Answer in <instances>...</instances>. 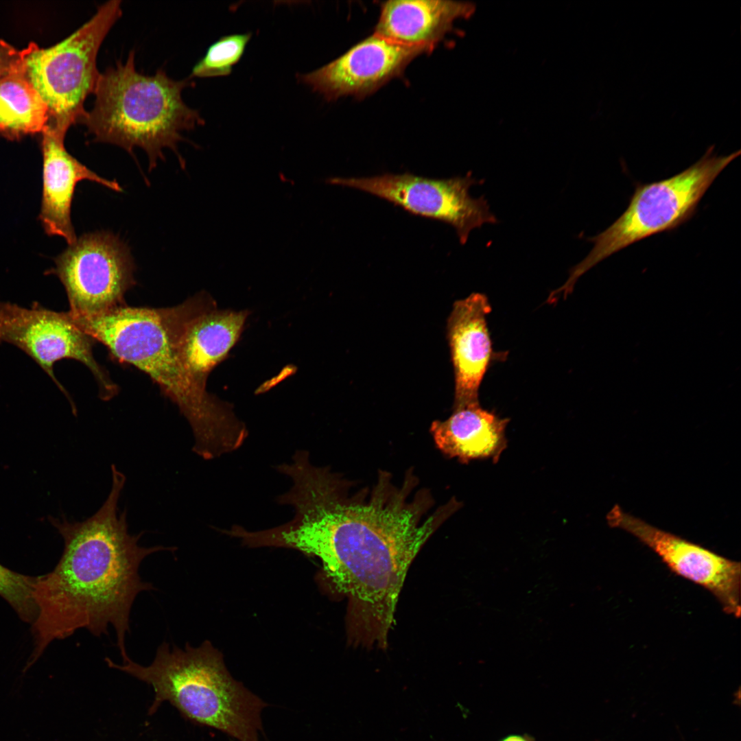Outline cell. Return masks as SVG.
Listing matches in <instances>:
<instances>
[{
  "mask_svg": "<svg viewBox=\"0 0 741 741\" xmlns=\"http://www.w3.org/2000/svg\"><path fill=\"white\" fill-rule=\"evenodd\" d=\"M23 59L0 78V137L11 140L42 134L48 124L47 108L27 79Z\"/></svg>",
  "mask_w": 741,
  "mask_h": 741,
  "instance_id": "obj_18",
  "label": "cell"
},
{
  "mask_svg": "<svg viewBox=\"0 0 741 741\" xmlns=\"http://www.w3.org/2000/svg\"><path fill=\"white\" fill-rule=\"evenodd\" d=\"M433 49L401 45L375 34L299 80L328 100L352 95L368 96L399 76L417 56Z\"/></svg>",
  "mask_w": 741,
  "mask_h": 741,
  "instance_id": "obj_12",
  "label": "cell"
},
{
  "mask_svg": "<svg viewBox=\"0 0 741 741\" xmlns=\"http://www.w3.org/2000/svg\"><path fill=\"white\" fill-rule=\"evenodd\" d=\"M714 146L687 169L667 179L638 183L624 212L606 230L588 238L593 247L570 270L558 292L567 296L580 277L612 255L653 235L672 231L690 220L711 184L741 152L713 153Z\"/></svg>",
  "mask_w": 741,
  "mask_h": 741,
  "instance_id": "obj_6",
  "label": "cell"
},
{
  "mask_svg": "<svg viewBox=\"0 0 741 741\" xmlns=\"http://www.w3.org/2000/svg\"><path fill=\"white\" fill-rule=\"evenodd\" d=\"M111 472L110 491L94 515L81 521L49 517L64 540V550L54 569L36 577L34 648L25 670L53 641L82 628L101 637L111 626L122 660L130 657L125 643L132 604L141 592L155 589L141 578L140 565L153 553L176 550L143 547L139 541L143 532L129 533L127 512L118 508L126 478L115 464Z\"/></svg>",
  "mask_w": 741,
  "mask_h": 741,
  "instance_id": "obj_2",
  "label": "cell"
},
{
  "mask_svg": "<svg viewBox=\"0 0 741 741\" xmlns=\"http://www.w3.org/2000/svg\"><path fill=\"white\" fill-rule=\"evenodd\" d=\"M107 665L151 685L155 698L149 714L169 701L196 725L220 731L239 741H259L261 711L268 705L235 680L220 651L209 641L184 648L163 642L153 661L141 666L130 657Z\"/></svg>",
  "mask_w": 741,
  "mask_h": 741,
  "instance_id": "obj_4",
  "label": "cell"
},
{
  "mask_svg": "<svg viewBox=\"0 0 741 741\" xmlns=\"http://www.w3.org/2000/svg\"><path fill=\"white\" fill-rule=\"evenodd\" d=\"M68 314L115 360L136 367L158 386L189 423L194 438L192 450L198 456L213 460L244 443L248 431L233 405L208 392L184 364L178 346L176 306L124 304L96 315Z\"/></svg>",
  "mask_w": 741,
  "mask_h": 741,
  "instance_id": "obj_3",
  "label": "cell"
},
{
  "mask_svg": "<svg viewBox=\"0 0 741 741\" xmlns=\"http://www.w3.org/2000/svg\"><path fill=\"white\" fill-rule=\"evenodd\" d=\"M54 261L46 274L58 277L73 315H96L123 305L126 292L136 284L128 247L108 231L81 235Z\"/></svg>",
  "mask_w": 741,
  "mask_h": 741,
  "instance_id": "obj_8",
  "label": "cell"
},
{
  "mask_svg": "<svg viewBox=\"0 0 741 741\" xmlns=\"http://www.w3.org/2000/svg\"><path fill=\"white\" fill-rule=\"evenodd\" d=\"M499 741H534V738L527 734H510L508 735Z\"/></svg>",
  "mask_w": 741,
  "mask_h": 741,
  "instance_id": "obj_22",
  "label": "cell"
},
{
  "mask_svg": "<svg viewBox=\"0 0 741 741\" xmlns=\"http://www.w3.org/2000/svg\"><path fill=\"white\" fill-rule=\"evenodd\" d=\"M252 37L250 32L220 37L211 45L193 67L191 77L213 78L229 75L242 57Z\"/></svg>",
  "mask_w": 741,
  "mask_h": 741,
  "instance_id": "obj_19",
  "label": "cell"
},
{
  "mask_svg": "<svg viewBox=\"0 0 741 741\" xmlns=\"http://www.w3.org/2000/svg\"><path fill=\"white\" fill-rule=\"evenodd\" d=\"M120 4L113 0L100 5L90 20L52 47L40 48L32 42L25 47L23 67L47 108V127L67 132L86 115L84 101L100 74L97 53L121 15Z\"/></svg>",
  "mask_w": 741,
  "mask_h": 741,
  "instance_id": "obj_7",
  "label": "cell"
},
{
  "mask_svg": "<svg viewBox=\"0 0 741 741\" xmlns=\"http://www.w3.org/2000/svg\"><path fill=\"white\" fill-rule=\"evenodd\" d=\"M508 419L500 418L480 403L454 408L445 421H435L430 432L438 449L462 462L491 458L497 462L507 446Z\"/></svg>",
  "mask_w": 741,
  "mask_h": 741,
  "instance_id": "obj_17",
  "label": "cell"
},
{
  "mask_svg": "<svg viewBox=\"0 0 741 741\" xmlns=\"http://www.w3.org/2000/svg\"><path fill=\"white\" fill-rule=\"evenodd\" d=\"M190 84L189 80L169 78L161 69L154 75L139 73L132 50L126 63L99 74L94 106L80 123L93 142L115 144L130 153L135 146L143 149L152 169L164 158V148L176 151L183 130L204 124L182 99V91Z\"/></svg>",
  "mask_w": 741,
  "mask_h": 741,
  "instance_id": "obj_5",
  "label": "cell"
},
{
  "mask_svg": "<svg viewBox=\"0 0 741 741\" xmlns=\"http://www.w3.org/2000/svg\"><path fill=\"white\" fill-rule=\"evenodd\" d=\"M326 183L367 192L413 215L449 224L461 244L467 243L474 228L498 222L484 197L470 196V187L478 183L470 173L447 179L386 173L371 177H331Z\"/></svg>",
  "mask_w": 741,
  "mask_h": 741,
  "instance_id": "obj_10",
  "label": "cell"
},
{
  "mask_svg": "<svg viewBox=\"0 0 741 741\" xmlns=\"http://www.w3.org/2000/svg\"><path fill=\"white\" fill-rule=\"evenodd\" d=\"M3 342L16 346L30 357L67 397L74 414L73 402L54 371L59 360L73 359L84 364L95 377L102 400H110L117 393V385L94 358L95 341L75 325L67 311H54L38 302L25 307L0 301V343Z\"/></svg>",
  "mask_w": 741,
  "mask_h": 741,
  "instance_id": "obj_9",
  "label": "cell"
},
{
  "mask_svg": "<svg viewBox=\"0 0 741 741\" xmlns=\"http://www.w3.org/2000/svg\"><path fill=\"white\" fill-rule=\"evenodd\" d=\"M25 51V48L19 50L0 39V78L20 62Z\"/></svg>",
  "mask_w": 741,
  "mask_h": 741,
  "instance_id": "obj_21",
  "label": "cell"
},
{
  "mask_svg": "<svg viewBox=\"0 0 741 741\" xmlns=\"http://www.w3.org/2000/svg\"><path fill=\"white\" fill-rule=\"evenodd\" d=\"M472 5L446 0H390L382 2L374 34L408 46H434Z\"/></svg>",
  "mask_w": 741,
  "mask_h": 741,
  "instance_id": "obj_16",
  "label": "cell"
},
{
  "mask_svg": "<svg viewBox=\"0 0 741 741\" xmlns=\"http://www.w3.org/2000/svg\"><path fill=\"white\" fill-rule=\"evenodd\" d=\"M612 527L631 534L656 553L677 575L714 596L724 611L740 615L741 565L699 545L656 528L615 506L607 515Z\"/></svg>",
  "mask_w": 741,
  "mask_h": 741,
  "instance_id": "obj_11",
  "label": "cell"
},
{
  "mask_svg": "<svg viewBox=\"0 0 741 741\" xmlns=\"http://www.w3.org/2000/svg\"><path fill=\"white\" fill-rule=\"evenodd\" d=\"M66 132L47 127L42 132L43 196L39 219L45 233L63 237L69 245L76 239L71 209L77 184L84 180L117 192L115 180L101 177L71 155L64 145Z\"/></svg>",
  "mask_w": 741,
  "mask_h": 741,
  "instance_id": "obj_15",
  "label": "cell"
},
{
  "mask_svg": "<svg viewBox=\"0 0 741 741\" xmlns=\"http://www.w3.org/2000/svg\"><path fill=\"white\" fill-rule=\"evenodd\" d=\"M487 297L473 293L457 301L447 320V338L454 370V408L479 403V389L492 355L486 316Z\"/></svg>",
  "mask_w": 741,
  "mask_h": 741,
  "instance_id": "obj_14",
  "label": "cell"
},
{
  "mask_svg": "<svg viewBox=\"0 0 741 741\" xmlns=\"http://www.w3.org/2000/svg\"><path fill=\"white\" fill-rule=\"evenodd\" d=\"M176 309L181 358L195 379L206 386L211 372L226 360L240 338L250 311L218 308L204 292Z\"/></svg>",
  "mask_w": 741,
  "mask_h": 741,
  "instance_id": "obj_13",
  "label": "cell"
},
{
  "mask_svg": "<svg viewBox=\"0 0 741 741\" xmlns=\"http://www.w3.org/2000/svg\"><path fill=\"white\" fill-rule=\"evenodd\" d=\"M285 474L292 484L277 500L292 506L294 515L256 531L255 545L318 558L334 589L349 600L353 642L385 648L410 566L461 503L453 497L428 515L432 498L427 490H414L411 472L401 486L380 472L371 489L353 493L351 482L308 458L295 460Z\"/></svg>",
  "mask_w": 741,
  "mask_h": 741,
  "instance_id": "obj_1",
  "label": "cell"
},
{
  "mask_svg": "<svg viewBox=\"0 0 741 741\" xmlns=\"http://www.w3.org/2000/svg\"><path fill=\"white\" fill-rule=\"evenodd\" d=\"M36 577L23 575L0 564V596L23 621L32 623L36 615L34 587Z\"/></svg>",
  "mask_w": 741,
  "mask_h": 741,
  "instance_id": "obj_20",
  "label": "cell"
}]
</instances>
